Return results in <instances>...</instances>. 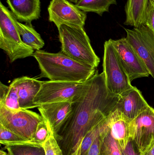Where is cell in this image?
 I'll list each match as a JSON object with an SVG mask.
<instances>
[{
  "label": "cell",
  "mask_w": 154,
  "mask_h": 155,
  "mask_svg": "<svg viewBox=\"0 0 154 155\" xmlns=\"http://www.w3.org/2000/svg\"><path fill=\"white\" fill-rule=\"evenodd\" d=\"M103 67L106 84L111 93L119 95L133 87L129 76L110 39L104 44Z\"/></svg>",
  "instance_id": "5"
},
{
  "label": "cell",
  "mask_w": 154,
  "mask_h": 155,
  "mask_svg": "<svg viewBox=\"0 0 154 155\" xmlns=\"http://www.w3.org/2000/svg\"><path fill=\"white\" fill-rule=\"evenodd\" d=\"M127 41L133 46L146 65L154 79V34L146 25L133 29L125 28Z\"/></svg>",
  "instance_id": "8"
},
{
  "label": "cell",
  "mask_w": 154,
  "mask_h": 155,
  "mask_svg": "<svg viewBox=\"0 0 154 155\" xmlns=\"http://www.w3.org/2000/svg\"><path fill=\"white\" fill-rule=\"evenodd\" d=\"M101 137H99L93 143L86 155H100Z\"/></svg>",
  "instance_id": "27"
},
{
  "label": "cell",
  "mask_w": 154,
  "mask_h": 155,
  "mask_svg": "<svg viewBox=\"0 0 154 155\" xmlns=\"http://www.w3.org/2000/svg\"><path fill=\"white\" fill-rule=\"evenodd\" d=\"M7 154H8V153L5 152L3 149H1L0 151V155H7Z\"/></svg>",
  "instance_id": "29"
},
{
  "label": "cell",
  "mask_w": 154,
  "mask_h": 155,
  "mask_svg": "<svg viewBox=\"0 0 154 155\" xmlns=\"http://www.w3.org/2000/svg\"><path fill=\"white\" fill-rule=\"evenodd\" d=\"M141 155H154V142L148 147V149L143 153L141 154Z\"/></svg>",
  "instance_id": "28"
},
{
  "label": "cell",
  "mask_w": 154,
  "mask_h": 155,
  "mask_svg": "<svg viewBox=\"0 0 154 155\" xmlns=\"http://www.w3.org/2000/svg\"><path fill=\"white\" fill-rule=\"evenodd\" d=\"M110 40L131 82L137 78L149 76L146 65L126 38Z\"/></svg>",
  "instance_id": "10"
},
{
  "label": "cell",
  "mask_w": 154,
  "mask_h": 155,
  "mask_svg": "<svg viewBox=\"0 0 154 155\" xmlns=\"http://www.w3.org/2000/svg\"><path fill=\"white\" fill-rule=\"evenodd\" d=\"M41 115L28 109L11 111L0 105V125L24 140L33 137Z\"/></svg>",
  "instance_id": "6"
},
{
  "label": "cell",
  "mask_w": 154,
  "mask_h": 155,
  "mask_svg": "<svg viewBox=\"0 0 154 155\" xmlns=\"http://www.w3.org/2000/svg\"><path fill=\"white\" fill-rule=\"evenodd\" d=\"M121 150L123 155H141V153L131 139L126 147L123 150L121 149Z\"/></svg>",
  "instance_id": "26"
},
{
  "label": "cell",
  "mask_w": 154,
  "mask_h": 155,
  "mask_svg": "<svg viewBox=\"0 0 154 155\" xmlns=\"http://www.w3.org/2000/svg\"><path fill=\"white\" fill-rule=\"evenodd\" d=\"M111 115L87 133L78 149L73 155H87L95 140L108 127Z\"/></svg>",
  "instance_id": "18"
},
{
  "label": "cell",
  "mask_w": 154,
  "mask_h": 155,
  "mask_svg": "<svg viewBox=\"0 0 154 155\" xmlns=\"http://www.w3.org/2000/svg\"><path fill=\"white\" fill-rule=\"evenodd\" d=\"M69 1L72 2L74 3H75V4H76L80 0H69Z\"/></svg>",
  "instance_id": "30"
},
{
  "label": "cell",
  "mask_w": 154,
  "mask_h": 155,
  "mask_svg": "<svg viewBox=\"0 0 154 155\" xmlns=\"http://www.w3.org/2000/svg\"><path fill=\"white\" fill-rule=\"evenodd\" d=\"M119 95L106 86L104 72L90 78L88 88L73 103L71 114L55 138L64 155H73L88 132L115 111Z\"/></svg>",
  "instance_id": "1"
},
{
  "label": "cell",
  "mask_w": 154,
  "mask_h": 155,
  "mask_svg": "<svg viewBox=\"0 0 154 155\" xmlns=\"http://www.w3.org/2000/svg\"><path fill=\"white\" fill-rule=\"evenodd\" d=\"M73 103L56 102L41 105L38 110L43 119L47 121L56 137L71 114Z\"/></svg>",
  "instance_id": "12"
},
{
  "label": "cell",
  "mask_w": 154,
  "mask_h": 155,
  "mask_svg": "<svg viewBox=\"0 0 154 155\" xmlns=\"http://www.w3.org/2000/svg\"><path fill=\"white\" fill-rule=\"evenodd\" d=\"M42 147L45 155H64L52 129L49 137Z\"/></svg>",
  "instance_id": "23"
},
{
  "label": "cell",
  "mask_w": 154,
  "mask_h": 155,
  "mask_svg": "<svg viewBox=\"0 0 154 155\" xmlns=\"http://www.w3.org/2000/svg\"><path fill=\"white\" fill-rule=\"evenodd\" d=\"M49 21L57 28L61 25L84 27L86 12L68 0H52L48 7Z\"/></svg>",
  "instance_id": "9"
},
{
  "label": "cell",
  "mask_w": 154,
  "mask_h": 155,
  "mask_svg": "<svg viewBox=\"0 0 154 155\" xmlns=\"http://www.w3.org/2000/svg\"><path fill=\"white\" fill-rule=\"evenodd\" d=\"M38 62L40 77L51 81L81 82L91 78L96 68L75 61L61 51L57 53L36 51L33 56Z\"/></svg>",
  "instance_id": "2"
},
{
  "label": "cell",
  "mask_w": 154,
  "mask_h": 155,
  "mask_svg": "<svg viewBox=\"0 0 154 155\" xmlns=\"http://www.w3.org/2000/svg\"><path fill=\"white\" fill-rule=\"evenodd\" d=\"M145 25L154 34V0H149L146 10Z\"/></svg>",
  "instance_id": "25"
},
{
  "label": "cell",
  "mask_w": 154,
  "mask_h": 155,
  "mask_svg": "<svg viewBox=\"0 0 154 155\" xmlns=\"http://www.w3.org/2000/svg\"><path fill=\"white\" fill-rule=\"evenodd\" d=\"M129 124V122L116 110L110 116L109 124L110 133L122 150L126 147L130 141Z\"/></svg>",
  "instance_id": "16"
},
{
  "label": "cell",
  "mask_w": 154,
  "mask_h": 155,
  "mask_svg": "<svg viewBox=\"0 0 154 155\" xmlns=\"http://www.w3.org/2000/svg\"><path fill=\"white\" fill-rule=\"evenodd\" d=\"M100 137V155H123L119 145L110 133L109 125L105 131L101 134Z\"/></svg>",
  "instance_id": "21"
},
{
  "label": "cell",
  "mask_w": 154,
  "mask_h": 155,
  "mask_svg": "<svg viewBox=\"0 0 154 155\" xmlns=\"http://www.w3.org/2000/svg\"><path fill=\"white\" fill-rule=\"evenodd\" d=\"M7 155H11V154H10L9 153H8V154H7Z\"/></svg>",
  "instance_id": "31"
},
{
  "label": "cell",
  "mask_w": 154,
  "mask_h": 155,
  "mask_svg": "<svg viewBox=\"0 0 154 155\" xmlns=\"http://www.w3.org/2000/svg\"><path fill=\"white\" fill-rule=\"evenodd\" d=\"M58 29L63 54L79 62L98 67L100 59L93 50L84 27L63 24Z\"/></svg>",
  "instance_id": "3"
},
{
  "label": "cell",
  "mask_w": 154,
  "mask_h": 155,
  "mask_svg": "<svg viewBox=\"0 0 154 155\" xmlns=\"http://www.w3.org/2000/svg\"><path fill=\"white\" fill-rule=\"evenodd\" d=\"M149 106L141 91L133 86L119 95L116 111L130 122Z\"/></svg>",
  "instance_id": "11"
},
{
  "label": "cell",
  "mask_w": 154,
  "mask_h": 155,
  "mask_svg": "<svg viewBox=\"0 0 154 155\" xmlns=\"http://www.w3.org/2000/svg\"><path fill=\"white\" fill-rule=\"evenodd\" d=\"M24 140L10 130L0 125V143L4 145L8 143L19 142Z\"/></svg>",
  "instance_id": "24"
},
{
  "label": "cell",
  "mask_w": 154,
  "mask_h": 155,
  "mask_svg": "<svg viewBox=\"0 0 154 155\" xmlns=\"http://www.w3.org/2000/svg\"><path fill=\"white\" fill-rule=\"evenodd\" d=\"M19 35L23 42L33 50L39 51L44 46V42L31 24H24L16 21Z\"/></svg>",
  "instance_id": "17"
},
{
  "label": "cell",
  "mask_w": 154,
  "mask_h": 155,
  "mask_svg": "<svg viewBox=\"0 0 154 155\" xmlns=\"http://www.w3.org/2000/svg\"><path fill=\"white\" fill-rule=\"evenodd\" d=\"M77 7L85 12H92L102 15L109 12L112 5H117L116 0H80L75 4Z\"/></svg>",
  "instance_id": "20"
},
{
  "label": "cell",
  "mask_w": 154,
  "mask_h": 155,
  "mask_svg": "<svg viewBox=\"0 0 154 155\" xmlns=\"http://www.w3.org/2000/svg\"><path fill=\"white\" fill-rule=\"evenodd\" d=\"M42 82L27 76L17 78L13 80L11 84L17 91L21 109L38 107L33 103V100L40 89Z\"/></svg>",
  "instance_id": "13"
},
{
  "label": "cell",
  "mask_w": 154,
  "mask_h": 155,
  "mask_svg": "<svg viewBox=\"0 0 154 155\" xmlns=\"http://www.w3.org/2000/svg\"><path fill=\"white\" fill-rule=\"evenodd\" d=\"M149 0H127L125 6L126 20L124 24L138 27L145 25Z\"/></svg>",
  "instance_id": "15"
},
{
  "label": "cell",
  "mask_w": 154,
  "mask_h": 155,
  "mask_svg": "<svg viewBox=\"0 0 154 155\" xmlns=\"http://www.w3.org/2000/svg\"><path fill=\"white\" fill-rule=\"evenodd\" d=\"M131 139L141 154L154 142V108L149 106L129 124Z\"/></svg>",
  "instance_id": "7"
},
{
  "label": "cell",
  "mask_w": 154,
  "mask_h": 155,
  "mask_svg": "<svg viewBox=\"0 0 154 155\" xmlns=\"http://www.w3.org/2000/svg\"><path fill=\"white\" fill-rule=\"evenodd\" d=\"M90 81V78L81 82L43 81L33 103L38 107L41 105L56 102L75 103L86 92Z\"/></svg>",
  "instance_id": "4"
},
{
  "label": "cell",
  "mask_w": 154,
  "mask_h": 155,
  "mask_svg": "<svg viewBox=\"0 0 154 155\" xmlns=\"http://www.w3.org/2000/svg\"><path fill=\"white\" fill-rule=\"evenodd\" d=\"M16 19L31 24L40 16V0H6Z\"/></svg>",
  "instance_id": "14"
},
{
  "label": "cell",
  "mask_w": 154,
  "mask_h": 155,
  "mask_svg": "<svg viewBox=\"0 0 154 155\" xmlns=\"http://www.w3.org/2000/svg\"><path fill=\"white\" fill-rule=\"evenodd\" d=\"M0 105L11 111L22 109L20 107L17 91L11 84L7 86L2 82L0 83Z\"/></svg>",
  "instance_id": "19"
},
{
  "label": "cell",
  "mask_w": 154,
  "mask_h": 155,
  "mask_svg": "<svg viewBox=\"0 0 154 155\" xmlns=\"http://www.w3.org/2000/svg\"><path fill=\"white\" fill-rule=\"evenodd\" d=\"M11 155H45L43 147L24 145L5 146Z\"/></svg>",
  "instance_id": "22"
}]
</instances>
